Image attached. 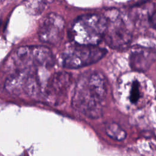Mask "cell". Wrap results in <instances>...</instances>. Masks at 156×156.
<instances>
[{
	"instance_id": "16",
	"label": "cell",
	"mask_w": 156,
	"mask_h": 156,
	"mask_svg": "<svg viewBox=\"0 0 156 156\" xmlns=\"http://www.w3.org/2000/svg\"><path fill=\"white\" fill-rule=\"evenodd\" d=\"M149 24L152 27L156 29V11H154L151 15L149 20Z\"/></svg>"
},
{
	"instance_id": "10",
	"label": "cell",
	"mask_w": 156,
	"mask_h": 156,
	"mask_svg": "<svg viewBox=\"0 0 156 156\" xmlns=\"http://www.w3.org/2000/svg\"><path fill=\"white\" fill-rule=\"evenodd\" d=\"M25 76L23 74L12 75L5 82V87L9 93H17L21 88H23Z\"/></svg>"
},
{
	"instance_id": "11",
	"label": "cell",
	"mask_w": 156,
	"mask_h": 156,
	"mask_svg": "<svg viewBox=\"0 0 156 156\" xmlns=\"http://www.w3.org/2000/svg\"><path fill=\"white\" fill-rule=\"evenodd\" d=\"M23 89L24 92L32 98H36L40 92V86L38 80L33 76L25 77Z\"/></svg>"
},
{
	"instance_id": "7",
	"label": "cell",
	"mask_w": 156,
	"mask_h": 156,
	"mask_svg": "<svg viewBox=\"0 0 156 156\" xmlns=\"http://www.w3.org/2000/svg\"><path fill=\"white\" fill-rule=\"evenodd\" d=\"M71 83V75L65 71L55 73L51 77L49 83V93L57 96H65Z\"/></svg>"
},
{
	"instance_id": "2",
	"label": "cell",
	"mask_w": 156,
	"mask_h": 156,
	"mask_svg": "<svg viewBox=\"0 0 156 156\" xmlns=\"http://www.w3.org/2000/svg\"><path fill=\"white\" fill-rule=\"evenodd\" d=\"M107 24L105 15L87 14L80 16L72 25L71 38L76 44L96 46L104 38Z\"/></svg>"
},
{
	"instance_id": "8",
	"label": "cell",
	"mask_w": 156,
	"mask_h": 156,
	"mask_svg": "<svg viewBox=\"0 0 156 156\" xmlns=\"http://www.w3.org/2000/svg\"><path fill=\"white\" fill-rule=\"evenodd\" d=\"M154 12L152 4H143L134 7L130 10V17L136 24L143 25L146 22L149 23L150 18Z\"/></svg>"
},
{
	"instance_id": "5",
	"label": "cell",
	"mask_w": 156,
	"mask_h": 156,
	"mask_svg": "<svg viewBox=\"0 0 156 156\" xmlns=\"http://www.w3.org/2000/svg\"><path fill=\"white\" fill-rule=\"evenodd\" d=\"M64 27L65 21L60 15L55 13L48 14L40 23V40L52 44L59 43L63 37Z\"/></svg>"
},
{
	"instance_id": "14",
	"label": "cell",
	"mask_w": 156,
	"mask_h": 156,
	"mask_svg": "<svg viewBox=\"0 0 156 156\" xmlns=\"http://www.w3.org/2000/svg\"><path fill=\"white\" fill-rule=\"evenodd\" d=\"M18 60L23 64H27L33 62L32 57L31 47L23 46L18 49L16 52Z\"/></svg>"
},
{
	"instance_id": "9",
	"label": "cell",
	"mask_w": 156,
	"mask_h": 156,
	"mask_svg": "<svg viewBox=\"0 0 156 156\" xmlns=\"http://www.w3.org/2000/svg\"><path fill=\"white\" fill-rule=\"evenodd\" d=\"M33 62L43 66H51L54 63V57L50 49L45 46L31 47Z\"/></svg>"
},
{
	"instance_id": "6",
	"label": "cell",
	"mask_w": 156,
	"mask_h": 156,
	"mask_svg": "<svg viewBox=\"0 0 156 156\" xmlns=\"http://www.w3.org/2000/svg\"><path fill=\"white\" fill-rule=\"evenodd\" d=\"M156 60V52L152 49L138 47L133 50L129 58L131 68L136 71H146Z\"/></svg>"
},
{
	"instance_id": "13",
	"label": "cell",
	"mask_w": 156,
	"mask_h": 156,
	"mask_svg": "<svg viewBox=\"0 0 156 156\" xmlns=\"http://www.w3.org/2000/svg\"><path fill=\"white\" fill-rule=\"evenodd\" d=\"M46 2L44 0H25L24 6L27 13L37 15L43 12Z\"/></svg>"
},
{
	"instance_id": "12",
	"label": "cell",
	"mask_w": 156,
	"mask_h": 156,
	"mask_svg": "<svg viewBox=\"0 0 156 156\" xmlns=\"http://www.w3.org/2000/svg\"><path fill=\"white\" fill-rule=\"evenodd\" d=\"M105 132L108 136L117 141H122L127 136L126 131L115 122L107 123L105 125Z\"/></svg>"
},
{
	"instance_id": "1",
	"label": "cell",
	"mask_w": 156,
	"mask_h": 156,
	"mask_svg": "<svg viewBox=\"0 0 156 156\" xmlns=\"http://www.w3.org/2000/svg\"><path fill=\"white\" fill-rule=\"evenodd\" d=\"M107 94L105 76L98 71H87L80 74L72 97L74 109L88 118H100Z\"/></svg>"
},
{
	"instance_id": "15",
	"label": "cell",
	"mask_w": 156,
	"mask_h": 156,
	"mask_svg": "<svg viewBox=\"0 0 156 156\" xmlns=\"http://www.w3.org/2000/svg\"><path fill=\"white\" fill-rule=\"evenodd\" d=\"M140 96V83L137 80L133 81L130 88V101L132 104H135L139 100Z\"/></svg>"
},
{
	"instance_id": "3",
	"label": "cell",
	"mask_w": 156,
	"mask_h": 156,
	"mask_svg": "<svg viewBox=\"0 0 156 156\" xmlns=\"http://www.w3.org/2000/svg\"><path fill=\"white\" fill-rule=\"evenodd\" d=\"M104 48L96 46L79 45L67 49L62 55L63 67L69 69H77L96 63L105 55Z\"/></svg>"
},
{
	"instance_id": "4",
	"label": "cell",
	"mask_w": 156,
	"mask_h": 156,
	"mask_svg": "<svg viewBox=\"0 0 156 156\" xmlns=\"http://www.w3.org/2000/svg\"><path fill=\"white\" fill-rule=\"evenodd\" d=\"M106 16L108 24L103 39L112 49H125L129 46L132 41L131 33L123 21L118 16Z\"/></svg>"
}]
</instances>
